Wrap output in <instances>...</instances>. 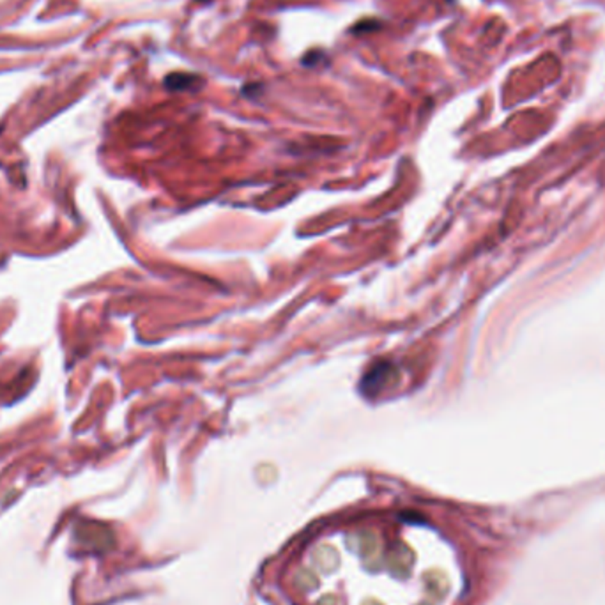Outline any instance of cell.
Masks as SVG:
<instances>
[{
    "mask_svg": "<svg viewBox=\"0 0 605 605\" xmlns=\"http://www.w3.org/2000/svg\"><path fill=\"white\" fill-rule=\"evenodd\" d=\"M398 379V370L389 361H377L370 367V370L363 375L359 382L361 395L367 398L381 395L386 388L393 386Z\"/></svg>",
    "mask_w": 605,
    "mask_h": 605,
    "instance_id": "6da1fadb",
    "label": "cell"
},
{
    "mask_svg": "<svg viewBox=\"0 0 605 605\" xmlns=\"http://www.w3.org/2000/svg\"><path fill=\"white\" fill-rule=\"evenodd\" d=\"M202 85L204 80L193 73H172L165 78V87L170 91H197Z\"/></svg>",
    "mask_w": 605,
    "mask_h": 605,
    "instance_id": "7a4b0ae2",
    "label": "cell"
},
{
    "mask_svg": "<svg viewBox=\"0 0 605 605\" xmlns=\"http://www.w3.org/2000/svg\"><path fill=\"white\" fill-rule=\"evenodd\" d=\"M379 27H381V21H377V20H364V21H359V23L354 25L352 32H371V30H375V28H379Z\"/></svg>",
    "mask_w": 605,
    "mask_h": 605,
    "instance_id": "3957f363",
    "label": "cell"
}]
</instances>
